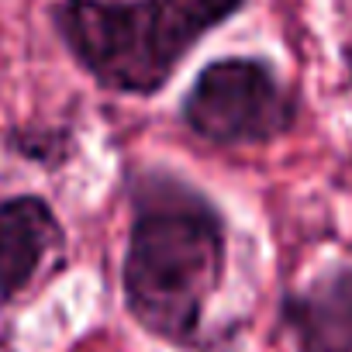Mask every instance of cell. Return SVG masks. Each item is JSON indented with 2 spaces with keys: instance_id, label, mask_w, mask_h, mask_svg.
<instances>
[{
  "instance_id": "6da1fadb",
  "label": "cell",
  "mask_w": 352,
  "mask_h": 352,
  "mask_svg": "<svg viewBox=\"0 0 352 352\" xmlns=\"http://www.w3.org/2000/svg\"><path fill=\"white\" fill-rule=\"evenodd\" d=\"M124 311L176 349H194L228 270V218L187 176L166 166L128 173Z\"/></svg>"
},
{
  "instance_id": "7a4b0ae2",
  "label": "cell",
  "mask_w": 352,
  "mask_h": 352,
  "mask_svg": "<svg viewBox=\"0 0 352 352\" xmlns=\"http://www.w3.org/2000/svg\"><path fill=\"white\" fill-rule=\"evenodd\" d=\"M245 8L249 0H56L49 18L69 59L100 90L155 97Z\"/></svg>"
},
{
  "instance_id": "3957f363",
  "label": "cell",
  "mask_w": 352,
  "mask_h": 352,
  "mask_svg": "<svg viewBox=\"0 0 352 352\" xmlns=\"http://www.w3.org/2000/svg\"><path fill=\"white\" fill-rule=\"evenodd\" d=\"M180 121L218 148L270 145L300 121V94L263 56H221L194 76Z\"/></svg>"
},
{
  "instance_id": "277c9868",
  "label": "cell",
  "mask_w": 352,
  "mask_h": 352,
  "mask_svg": "<svg viewBox=\"0 0 352 352\" xmlns=\"http://www.w3.org/2000/svg\"><path fill=\"white\" fill-rule=\"evenodd\" d=\"M280 324L297 352H352V252L280 297Z\"/></svg>"
},
{
  "instance_id": "5b68a950",
  "label": "cell",
  "mask_w": 352,
  "mask_h": 352,
  "mask_svg": "<svg viewBox=\"0 0 352 352\" xmlns=\"http://www.w3.org/2000/svg\"><path fill=\"white\" fill-rule=\"evenodd\" d=\"M63 245L66 228L45 197L18 194L0 201V300L28 290Z\"/></svg>"
},
{
  "instance_id": "8992f818",
  "label": "cell",
  "mask_w": 352,
  "mask_h": 352,
  "mask_svg": "<svg viewBox=\"0 0 352 352\" xmlns=\"http://www.w3.org/2000/svg\"><path fill=\"white\" fill-rule=\"evenodd\" d=\"M11 145L25 159H35L45 169H59L73 155V131H66V128H49V131H35V135L21 131V135L11 138Z\"/></svg>"
},
{
  "instance_id": "52a82bcc",
  "label": "cell",
  "mask_w": 352,
  "mask_h": 352,
  "mask_svg": "<svg viewBox=\"0 0 352 352\" xmlns=\"http://www.w3.org/2000/svg\"><path fill=\"white\" fill-rule=\"evenodd\" d=\"M342 63H345V73L352 76V45H345V49H342Z\"/></svg>"
}]
</instances>
